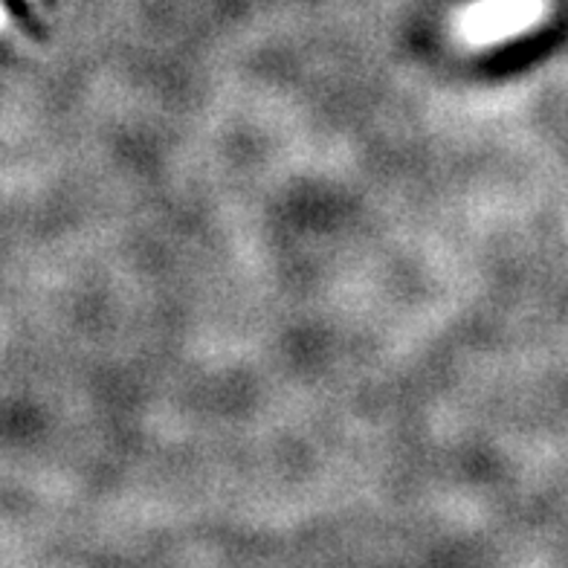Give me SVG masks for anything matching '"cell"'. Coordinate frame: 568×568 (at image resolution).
Masks as SVG:
<instances>
[{
  "instance_id": "2",
  "label": "cell",
  "mask_w": 568,
  "mask_h": 568,
  "mask_svg": "<svg viewBox=\"0 0 568 568\" xmlns=\"http://www.w3.org/2000/svg\"><path fill=\"white\" fill-rule=\"evenodd\" d=\"M12 23H15V12H12V7H7V3L0 0V32L12 30Z\"/></svg>"
},
{
  "instance_id": "1",
  "label": "cell",
  "mask_w": 568,
  "mask_h": 568,
  "mask_svg": "<svg viewBox=\"0 0 568 568\" xmlns=\"http://www.w3.org/2000/svg\"><path fill=\"white\" fill-rule=\"evenodd\" d=\"M546 0H476L459 15V35L473 46L516 39L543 18Z\"/></svg>"
}]
</instances>
